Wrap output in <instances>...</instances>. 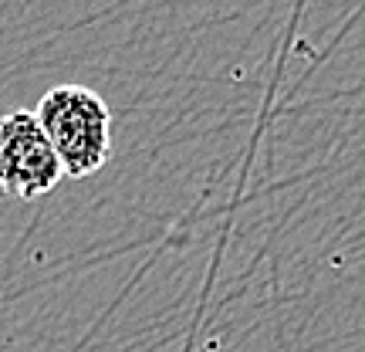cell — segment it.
Returning a JSON list of instances; mask_svg holds the SVG:
<instances>
[{
	"label": "cell",
	"instance_id": "cell-1",
	"mask_svg": "<svg viewBox=\"0 0 365 352\" xmlns=\"http://www.w3.org/2000/svg\"><path fill=\"white\" fill-rule=\"evenodd\" d=\"M41 132L48 136L61 173L85 180L108 163L112 149V109L98 91L85 85H54L34 105Z\"/></svg>",
	"mask_w": 365,
	"mask_h": 352
},
{
	"label": "cell",
	"instance_id": "cell-2",
	"mask_svg": "<svg viewBox=\"0 0 365 352\" xmlns=\"http://www.w3.org/2000/svg\"><path fill=\"white\" fill-rule=\"evenodd\" d=\"M61 163L31 109L0 116V190L17 200L48 196L61 183Z\"/></svg>",
	"mask_w": 365,
	"mask_h": 352
}]
</instances>
